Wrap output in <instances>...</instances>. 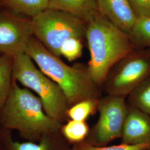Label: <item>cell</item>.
Here are the masks:
<instances>
[{
    "mask_svg": "<svg viewBox=\"0 0 150 150\" xmlns=\"http://www.w3.org/2000/svg\"><path fill=\"white\" fill-rule=\"evenodd\" d=\"M0 150H6L4 145H2V142H1V141H0Z\"/></svg>",
    "mask_w": 150,
    "mask_h": 150,
    "instance_id": "7402d4cb",
    "label": "cell"
},
{
    "mask_svg": "<svg viewBox=\"0 0 150 150\" xmlns=\"http://www.w3.org/2000/svg\"><path fill=\"white\" fill-rule=\"evenodd\" d=\"M82 39L72 38L66 40L60 48V54L70 62L79 59L82 54Z\"/></svg>",
    "mask_w": 150,
    "mask_h": 150,
    "instance_id": "d6986e66",
    "label": "cell"
},
{
    "mask_svg": "<svg viewBox=\"0 0 150 150\" xmlns=\"http://www.w3.org/2000/svg\"><path fill=\"white\" fill-rule=\"evenodd\" d=\"M129 35L136 48L150 47V17L138 18Z\"/></svg>",
    "mask_w": 150,
    "mask_h": 150,
    "instance_id": "e0dca14e",
    "label": "cell"
},
{
    "mask_svg": "<svg viewBox=\"0 0 150 150\" xmlns=\"http://www.w3.org/2000/svg\"><path fill=\"white\" fill-rule=\"evenodd\" d=\"M137 18L150 17V0H129Z\"/></svg>",
    "mask_w": 150,
    "mask_h": 150,
    "instance_id": "44dd1931",
    "label": "cell"
},
{
    "mask_svg": "<svg viewBox=\"0 0 150 150\" xmlns=\"http://www.w3.org/2000/svg\"><path fill=\"white\" fill-rule=\"evenodd\" d=\"M0 141L6 150H67L68 142L59 131L44 135L38 142H19L13 139L12 131L0 128Z\"/></svg>",
    "mask_w": 150,
    "mask_h": 150,
    "instance_id": "8fae6325",
    "label": "cell"
},
{
    "mask_svg": "<svg viewBox=\"0 0 150 150\" xmlns=\"http://www.w3.org/2000/svg\"><path fill=\"white\" fill-rule=\"evenodd\" d=\"M85 38L90 53L88 69L92 79L102 88L111 69L137 48L129 34L99 12L87 23Z\"/></svg>",
    "mask_w": 150,
    "mask_h": 150,
    "instance_id": "3957f363",
    "label": "cell"
},
{
    "mask_svg": "<svg viewBox=\"0 0 150 150\" xmlns=\"http://www.w3.org/2000/svg\"><path fill=\"white\" fill-rule=\"evenodd\" d=\"M128 105V112L121 138L122 144L150 145V116Z\"/></svg>",
    "mask_w": 150,
    "mask_h": 150,
    "instance_id": "30bf717a",
    "label": "cell"
},
{
    "mask_svg": "<svg viewBox=\"0 0 150 150\" xmlns=\"http://www.w3.org/2000/svg\"><path fill=\"white\" fill-rule=\"evenodd\" d=\"M150 145H130L121 144L111 146H96L87 141L74 145L71 150H149Z\"/></svg>",
    "mask_w": 150,
    "mask_h": 150,
    "instance_id": "ffe728a7",
    "label": "cell"
},
{
    "mask_svg": "<svg viewBox=\"0 0 150 150\" xmlns=\"http://www.w3.org/2000/svg\"><path fill=\"white\" fill-rule=\"evenodd\" d=\"M2 54H1V53H0V56H1V55H2Z\"/></svg>",
    "mask_w": 150,
    "mask_h": 150,
    "instance_id": "cb8c5ba5",
    "label": "cell"
},
{
    "mask_svg": "<svg viewBox=\"0 0 150 150\" xmlns=\"http://www.w3.org/2000/svg\"><path fill=\"white\" fill-rule=\"evenodd\" d=\"M126 98L129 106L150 116V77L132 91Z\"/></svg>",
    "mask_w": 150,
    "mask_h": 150,
    "instance_id": "2e32d148",
    "label": "cell"
},
{
    "mask_svg": "<svg viewBox=\"0 0 150 150\" xmlns=\"http://www.w3.org/2000/svg\"><path fill=\"white\" fill-rule=\"evenodd\" d=\"M3 7V6H2V4H1V3L0 2V9L1 8H2Z\"/></svg>",
    "mask_w": 150,
    "mask_h": 150,
    "instance_id": "603a6c76",
    "label": "cell"
},
{
    "mask_svg": "<svg viewBox=\"0 0 150 150\" xmlns=\"http://www.w3.org/2000/svg\"><path fill=\"white\" fill-rule=\"evenodd\" d=\"M25 53L45 75L59 86L69 108L83 100L102 97V88L92 79L87 66L66 64L33 36L27 43Z\"/></svg>",
    "mask_w": 150,
    "mask_h": 150,
    "instance_id": "7a4b0ae2",
    "label": "cell"
},
{
    "mask_svg": "<svg viewBox=\"0 0 150 150\" xmlns=\"http://www.w3.org/2000/svg\"><path fill=\"white\" fill-rule=\"evenodd\" d=\"M149 150H150V149H149Z\"/></svg>",
    "mask_w": 150,
    "mask_h": 150,
    "instance_id": "d4e9b609",
    "label": "cell"
},
{
    "mask_svg": "<svg viewBox=\"0 0 150 150\" xmlns=\"http://www.w3.org/2000/svg\"><path fill=\"white\" fill-rule=\"evenodd\" d=\"M126 98L105 95L98 99L99 117L90 129L87 142L104 146L115 139L121 138L128 112Z\"/></svg>",
    "mask_w": 150,
    "mask_h": 150,
    "instance_id": "52a82bcc",
    "label": "cell"
},
{
    "mask_svg": "<svg viewBox=\"0 0 150 150\" xmlns=\"http://www.w3.org/2000/svg\"><path fill=\"white\" fill-rule=\"evenodd\" d=\"M62 123L45 112L42 101L13 79L11 90L0 111V128L16 131L26 141L38 142L44 135L59 131Z\"/></svg>",
    "mask_w": 150,
    "mask_h": 150,
    "instance_id": "6da1fadb",
    "label": "cell"
},
{
    "mask_svg": "<svg viewBox=\"0 0 150 150\" xmlns=\"http://www.w3.org/2000/svg\"><path fill=\"white\" fill-rule=\"evenodd\" d=\"M34 63L26 53L15 56L13 79L36 94L48 116L62 124L66 123L69 120L67 115L69 106L64 92Z\"/></svg>",
    "mask_w": 150,
    "mask_h": 150,
    "instance_id": "277c9868",
    "label": "cell"
},
{
    "mask_svg": "<svg viewBox=\"0 0 150 150\" xmlns=\"http://www.w3.org/2000/svg\"><path fill=\"white\" fill-rule=\"evenodd\" d=\"M13 57L5 54L0 56V111L11 90L13 81Z\"/></svg>",
    "mask_w": 150,
    "mask_h": 150,
    "instance_id": "5bb4252c",
    "label": "cell"
},
{
    "mask_svg": "<svg viewBox=\"0 0 150 150\" xmlns=\"http://www.w3.org/2000/svg\"><path fill=\"white\" fill-rule=\"evenodd\" d=\"M98 99L83 100L70 107L67 112L69 120L86 121L90 116L97 111Z\"/></svg>",
    "mask_w": 150,
    "mask_h": 150,
    "instance_id": "ac0fdd59",
    "label": "cell"
},
{
    "mask_svg": "<svg viewBox=\"0 0 150 150\" xmlns=\"http://www.w3.org/2000/svg\"><path fill=\"white\" fill-rule=\"evenodd\" d=\"M48 8L69 13L86 23L98 13L96 0H50Z\"/></svg>",
    "mask_w": 150,
    "mask_h": 150,
    "instance_id": "7c38bea8",
    "label": "cell"
},
{
    "mask_svg": "<svg viewBox=\"0 0 150 150\" xmlns=\"http://www.w3.org/2000/svg\"><path fill=\"white\" fill-rule=\"evenodd\" d=\"M150 77V47L136 48L110 70L102 86L106 95L127 98Z\"/></svg>",
    "mask_w": 150,
    "mask_h": 150,
    "instance_id": "8992f818",
    "label": "cell"
},
{
    "mask_svg": "<svg viewBox=\"0 0 150 150\" xmlns=\"http://www.w3.org/2000/svg\"><path fill=\"white\" fill-rule=\"evenodd\" d=\"M49 2L50 0H0L3 7L31 18L48 8Z\"/></svg>",
    "mask_w": 150,
    "mask_h": 150,
    "instance_id": "4fadbf2b",
    "label": "cell"
},
{
    "mask_svg": "<svg viewBox=\"0 0 150 150\" xmlns=\"http://www.w3.org/2000/svg\"><path fill=\"white\" fill-rule=\"evenodd\" d=\"M98 12L120 30L129 34L137 20L129 0H96Z\"/></svg>",
    "mask_w": 150,
    "mask_h": 150,
    "instance_id": "9c48e42d",
    "label": "cell"
},
{
    "mask_svg": "<svg viewBox=\"0 0 150 150\" xmlns=\"http://www.w3.org/2000/svg\"><path fill=\"white\" fill-rule=\"evenodd\" d=\"M90 129L86 121L70 120L62 125L60 132L68 142L75 145L83 142L87 139Z\"/></svg>",
    "mask_w": 150,
    "mask_h": 150,
    "instance_id": "9a60e30c",
    "label": "cell"
},
{
    "mask_svg": "<svg viewBox=\"0 0 150 150\" xmlns=\"http://www.w3.org/2000/svg\"><path fill=\"white\" fill-rule=\"evenodd\" d=\"M33 36L32 18L0 9V53L15 57L25 53Z\"/></svg>",
    "mask_w": 150,
    "mask_h": 150,
    "instance_id": "ba28073f",
    "label": "cell"
},
{
    "mask_svg": "<svg viewBox=\"0 0 150 150\" xmlns=\"http://www.w3.org/2000/svg\"><path fill=\"white\" fill-rule=\"evenodd\" d=\"M32 26L33 36L59 57L66 40L86 36L85 22L69 13L49 8L32 18Z\"/></svg>",
    "mask_w": 150,
    "mask_h": 150,
    "instance_id": "5b68a950",
    "label": "cell"
}]
</instances>
